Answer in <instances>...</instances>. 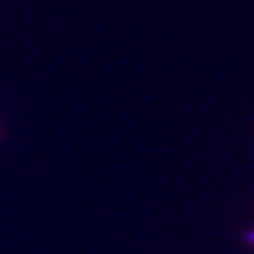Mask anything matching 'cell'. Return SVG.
I'll return each mask as SVG.
<instances>
[{
    "label": "cell",
    "mask_w": 254,
    "mask_h": 254,
    "mask_svg": "<svg viewBox=\"0 0 254 254\" xmlns=\"http://www.w3.org/2000/svg\"><path fill=\"white\" fill-rule=\"evenodd\" d=\"M244 241L247 242V244H251V245H254V230H248V232H245L244 233Z\"/></svg>",
    "instance_id": "cell-1"
}]
</instances>
